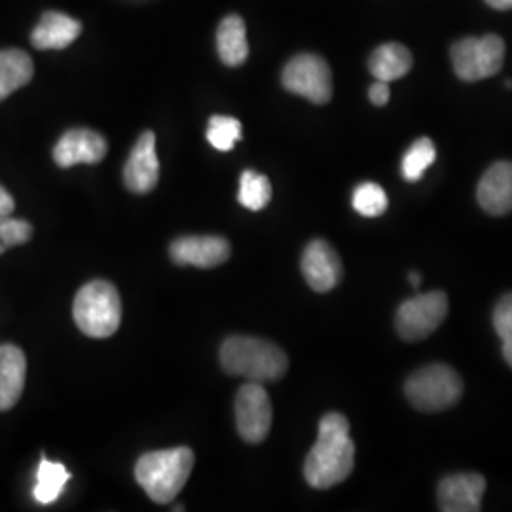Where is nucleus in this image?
Returning <instances> with one entry per match:
<instances>
[{"mask_svg":"<svg viewBox=\"0 0 512 512\" xmlns=\"http://www.w3.org/2000/svg\"><path fill=\"white\" fill-rule=\"evenodd\" d=\"M353 467L355 444L349 437V421L338 412H330L319 423V437L306 458V482L315 490H329L348 480Z\"/></svg>","mask_w":512,"mask_h":512,"instance_id":"f257e3e1","label":"nucleus"},{"mask_svg":"<svg viewBox=\"0 0 512 512\" xmlns=\"http://www.w3.org/2000/svg\"><path fill=\"white\" fill-rule=\"evenodd\" d=\"M222 368L249 382H277L289 370L285 351L253 336H230L220 348Z\"/></svg>","mask_w":512,"mask_h":512,"instance_id":"f03ea898","label":"nucleus"},{"mask_svg":"<svg viewBox=\"0 0 512 512\" xmlns=\"http://www.w3.org/2000/svg\"><path fill=\"white\" fill-rule=\"evenodd\" d=\"M194 452L186 446L158 450L141 456L135 465V478L156 503H171L190 478Z\"/></svg>","mask_w":512,"mask_h":512,"instance_id":"7ed1b4c3","label":"nucleus"},{"mask_svg":"<svg viewBox=\"0 0 512 512\" xmlns=\"http://www.w3.org/2000/svg\"><path fill=\"white\" fill-rule=\"evenodd\" d=\"M73 317L76 327L90 338H109L122 321V300L116 287L97 279L84 285L74 298Z\"/></svg>","mask_w":512,"mask_h":512,"instance_id":"20e7f679","label":"nucleus"},{"mask_svg":"<svg viewBox=\"0 0 512 512\" xmlns=\"http://www.w3.org/2000/svg\"><path fill=\"white\" fill-rule=\"evenodd\" d=\"M404 393L421 412H440L459 403L463 382L452 366H423L406 380Z\"/></svg>","mask_w":512,"mask_h":512,"instance_id":"39448f33","label":"nucleus"},{"mask_svg":"<svg viewBox=\"0 0 512 512\" xmlns=\"http://www.w3.org/2000/svg\"><path fill=\"white\" fill-rule=\"evenodd\" d=\"M452 63L463 82H478L503 69L505 42L495 35L458 40L452 50Z\"/></svg>","mask_w":512,"mask_h":512,"instance_id":"423d86ee","label":"nucleus"},{"mask_svg":"<svg viewBox=\"0 0 512 512\" xmlns=\"http://www.w3.org/2000/svg\"><path fill=\"white\" fill-rule=\"evenodd\" d=\"M448 315V296L442 291L418 294L401 304L395 327L403 340L420 342L439 329Z\"/></svg>","mask_w":512,"mask_h":512,"instance_id":"0eeeda50","label":"nucleus"},{"mask_svg":"<svg viewBox=\"0 0 512 512\" xmlns=\"http://www.w3.org/2000/svg\"><path fill=\"white\" fill-rule=\"evenodd\" d=\"M287 92L300 95L315 105H325L332 97V73L327 61L315 54L293 57L283 71Z\"/></svg>","mask_w":512,"mask_h":512,"instance_id":"6e6552de","label":"nucleus"},{"mask_svg":"<svg viewBox=\"0 0 512 512\" xmlns=\"http://www.w3.org/2000/svg\"><path fill=\"white\" fill-rule=\"evenodd\" d=\"M272 403L258 382L241 385L236 397V425L241 439L260 444L272 429Z\"/></svg>","mask_w":512,"mask_h":512,"instance_id":"1a4fd4ad","label":"nucleus"},{"mask_svg":"<svg viewBox=\"0 0 512 512\" xmlns=\"http://www.w3.org/2000/svg\"><path fill=\"white\" fill-rule=\"evenodd\" d=\"M300 268L315 293H329L344 275L340 256L323 239H315L306 247Z\"/></svg>","mask_w":512,"mask_h":512,"instance_id":"9d476101","label":"nucleus"},{"mask_svg":"<svg viewBox=\"0 0 512 512\" xmlns=\"http://www.w3.org/2000/svg\"><path fill=\"white\" fill-rule=\"evenodd\" d=\"M109 145L103 135L92 129H69L54 148V162L59 167L99 164L105 160Z\"/></svg>","mask_w":512,"mask_h":512,"instance_id":"9b49d317","label":"nucleus"},{"mask_svg":"<svg viewBox=\"0 0 512 512\" xmlns=\"http://www.w3.org/2000/svg\"><path fill=\"white\" fill-rule=\"evenodd\" d=\"M230 243L219 236H186L171 243L169 255L179 266L217 268L230 258Z\"/></svg>","mask_w":512,"mask_h":512,"instance_id":"f8f14e48","label":"nucleus"},{"mask_svg":"<svg viewBox=\"0 0 512 512\" xmlns=\"http://www.w3.org/2000/svg\"><path fill=\"white\" fill-rule=\"evenodd\" d=\"M160 179V162L156 154V135L145 131L129 154L124 167V183L133 194H148Z\"/></svg>","mask_w":512,"mask_h":512,"instance_id":"ddd939ff","label":"nucleus"},{"mask_svg":"<svg viewBox=\"0 0 512 512\" xmlns=\"http://www.w3.org/2000/svg\"><path fill=\"white\" fill-rule=\"evenodd\" d=\"M484 492H486V480L482 475L459 473V475L446 476L439 486L440 511H480Z\"/></svg>","mask_w":512,"mask_h":512,"instance_id":"4468645a","label":"nucleus"},{"mask_svg":"<svg viewBox=\"0 0 512 512\" xmlns=\"http://www.w3.org/2000/svg\"><path fill=\"white\" fill-rule=\"evenodd\" d=\"M476 198L480 207L492 215L503 217L512 211V162L492 165L478 183Z\"/></svg>","mask_w":512,"mask_h":512,"instance_id":"2eb2a0df","label":"nucleus"},{"mask_svg":"<svg viewBox=\"0 0 512 512\" xmlns=\"http://www.w3.org/2000/svg\"><path fill=\"white\" fill-rule=\"evenodd\" d=\"M27 374L25 353L12 344L0 346V412L10 410L23 393Z\"/></svg>","mask_w":512,"mask_h":512,"instance_id":"dca6fc26","label":"nucleus"},{"mask_svg":"<svg viewBox=\"0 0 512 512\" xmlns=\"http://www.w3.org/2000/svg\"><path fill=\"white\" fill-rule=\"evenodd\" d=\"M82 33V23L61 12H46L37 29L31 35V42L37 50H63L71 46Z\"/></svg>","mask_w":512,"mask_h":512,"instance_id":"f3484780","label":"nucleus"},{"mask_svg":"<svg viewBox=\"0 0 512 512\" xmlns=\"http://www.w3.org/2000/svg\"><path fill=\"white\" fill-rule=\"evenodd\" d=\"M412 63L414 59L406 46L399 42H387L372 52L368 59V69L376 80L389 84L410 73Z\"/></svg>","mask_w":512,"mask_h":512,"instance_id":"a211bd4d","label":"nucleus"},{"mask_svg":"<svg viewBox=\"0 0 512 512\" xmlns=\"http://www.w3.org/2000/svg\"><path fill=\"white\" fill-rule=\"evenodd\" d=\"M217 50H219L220 61L228 67H239L245 63L249 55V44H247V29L245 21L232 14L220 21L217 31Z\"/></svg>","mask_w":512,"mask_h":512,"instance_id":"6ab92c4d","label":"nucleus"},{"mask_svg":"<svg viewBox=\"0 0 512 512\" xmlns=\"http://www.w3.org/2000/svg\"><path fill=\"white\" fill-rule=\"evenodd\" d=\"M35 74L31 55L23 50H2L0 52V101L27 86Z\"/></svg>","mask_w":512,"mask_h":512,"instance_id":"aec40b11","label":"nucleus"},{"mask_svg":"<svg viewBox=\"0 0 512 512\" xmlns=\"http://www.w3.org/2000/svg\"><path fill=\"white\" fill-rule=\"evenodd\" d=\"M71 480V473L63 463L42 459L37 469V484L33 495L40 505H52L63 492L65 484Z\"/></svg>","mask_w":512,"mask_h":512,"instance_id":"412c9836","label":"nucleus"},{"mask_svg":"<svg viewBox=\"0 0 512 512\" xmlns=\"http://www.w3.org/2000/svg\"><path fill=\"white\" fill-rule=\"evenodd\" d=\"M238 200L245 209L260 211L272 200V184L270 179L256 173L253 169L243 171L239 179Z\"/></svg>","mask_w":512,"mask_h":512,"instance_id":"4be33fe9","label":"nucleus"},{"mask_svg":"<svg viewBox=\"0 0 512 512\" xmlns=\"http://www.w3.org/2000/svg\"><path fill=\"white\" fill-rule=\"evenodd\" d=\"M437 148L431 139L421 137L406 150L403 158V177L410 183H418L425 171L435 164Z\"/></svg>","mask_w":512,"mask_h":512,"instance_id":"5701e85b","label":"nucleus"},{"mask_svg":"<svg viewBox=\"0 0 512 512\" xmlns=\"http://www.w3.org/2000/svg\"><path fill=\"white\" fill-rule=\"evenodd\" d=\"M241 139V122L232 116H213L207 126V141L220 152H228Z\"/></svg>","mask_w":512,"mask_h":512,"instance_id":"b1692460","label":"nucleus"},{"mask_svg":"<svg viewBox=\"0 0 512 512\" xmlns=\"http://www.w3.org/2000/svg\"><path fill=\"white\" fill-rule=\"evenodd\" d=\"M353 209L363 217H380L387 209L384 188L376 183L359 184L353 192Z\"/></svg>","mask_w":512,"mask_h":512,"instance_id":"393cba45","label":"nucleus"},{"mask_svg":"<svg viewBox=\"0 0 512 512\" xmlns=\"http://www.w3.org/2000/svg\"><path fill=\"white\" fill-rule=\"evenodd\" d=\"M494 327L503 342V357L512 368V294H505L495 306Z\"/></svg>","mask_w":512,"mask_h":512,"instance_id":"a878e982","label":"nucleus"},{"mask_svg":"<svg viewBox=\"0 0 512 512\" xmlns=\"http://www.w3.org/2000/svg\"><path fill=\"white\" fill-rule=\"evenodd\" d=\"M33 238V226L27 220L12 219L10 215L0 217V243L8 247L23 245Z\"/></svg>","mask_w":512,"mask_h":512,"instance_id":"bb28decb","label":"nucleus"},{"mask_svg":"<svg viewBox=\"0 0 512 512\" xmlns=\"http://www.w3.org/2000/svg\"><path fill=\"white\" fill-rule=\"evenodd\" d=\"M368 97H370L372 105H376V107H384V105H387V103H389V97H391L387 82L376 80V82L370 86V90H368Z\"/></svg>","mask_w":512,"mask_h":512,"instance_id":"cd10ccee","label":"nucleus"},{"mask_svg":"<svg viewBox=\"0 0 512 512\" xmlns=\"http://www.w3.org/2000/svg\"><path fill=\"white\" fill-rule=\"evenodd\" d=\"M14 209H16L14 198L10 196V192H6V190L0 186V217H2V215H12Z\"/></svg>","mask_w":512,"mask_h":512,"instance_id":"c85d7f7f","label":"nucleus"},{"mask_svg":"<svg viewBox=\"0 0 512 512\" xmlns=\"http://www.w3.org/2000/svg\"><path fill=\"white\" fill-rule=\"evenodd\" d=\"M495 10H512V0H486Z\"/></svg>","mask_w":512,"mask_h":512,"instance_id":"c756f323","label":"nucleus"},{"mask_svg":"<svg viewBox=\"0 0 512 512\" xmlns=\"http://www.w3.org/2000/svg\"><path fill=\"white\" fill-rule=\"evenodd\" d=\"M408 281L412 283V287H420L421 275L418 274V272H412V274H410V277H408Z\"/></svg>","mask_w":512,"mask_h":512,"instance_id":"7c9ffc66","label":"nucleus"},{"mask_svg":"<svg viewBox=\"0 0 512 512\" xmlns=\"http://www.w3.org/2000/svg\"><path fill=\"white\" fill-rule=\"evenodd\" d=\"M4 251H6V247H4V245H2V243H0V255H2V253H4Z\"/></svg>","mask_w":512,"mask_h":512,"instance_id":"2f4dec72","label":"nucleus"}]
</instances>
